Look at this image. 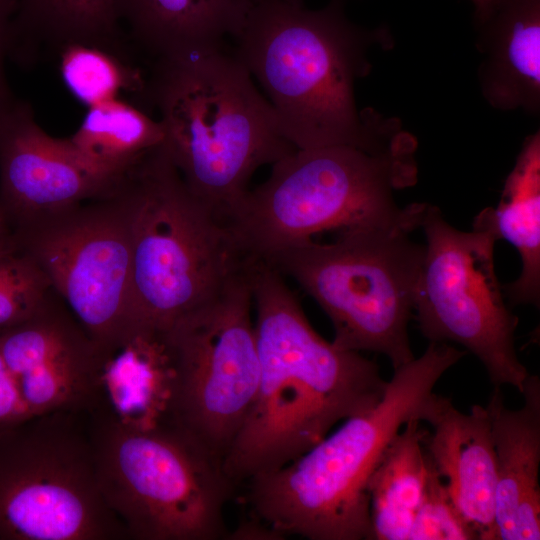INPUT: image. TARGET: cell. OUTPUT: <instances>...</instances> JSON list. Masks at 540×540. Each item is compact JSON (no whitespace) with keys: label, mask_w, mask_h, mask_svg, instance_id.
<instances>
[{"label":"cell","mask_w":540,"mask_h":540,"mask_svg":"<svg viewBox=\"0 0 540 540\" xmlns=\"http://www.w3.org/2000/svg\"><path fill=\"white\" fill-rule=\"evenodd\" d=\"M428 461L425 490L408 540H478L475 531L455 507L444 480L429 456Z\"/></svg>","instance_id":"26"},{"label":"cell","mask_w":540,"mask_h":540,"mask_svg":"<svg viewBox=\"0 0 540 540\" xmlns=\"http://www.w3.org/2000/svg\"><path fill=\"white\" fill-rule=\"evenodd\" d=\"M499 237L519 252V277L502 286L510 305L540 302V133L524 142L515 166L505 180L498 206L490 207Z\"/></svg>","instance_id":"21"},{"label":"cell","mask_w":540,"mask_h":540,"mask_svg":"<svg viewBox=\"0 0 540 540\" xmlns=\"http://www.w3.org/2000/svg\"><path fill=\"white\" fill-rule=\"evenodd\" d=\"M126 171L104 169L68 138L50 136L26 100L0 111V208L11 230L113 194Z\"/></svg>","instance_id":"13"},{"label":"cell","mask_w":540,"mask_h":540,"mask_svg":"<svg viewBox=\"0 0 540 540\" xmlns=\"http://www.w3.org/2000/svg\"><path fill=\"white\" fill-rule=\"evenodd\" d=\"M88 414L100 489L128 539L228 538L237 485L220 457L178 426L133 429Z\"/></svg>","instance_id":"7"},{"label":"cell","mask_w":540,"mask_h":540,"mask_svg":"<svg viewBox=\"0 0 540 540\" xmlns=\"http://www.w3.org/2000/svg\"><path fill=\"white\" fill-rule=\"evenodd\" d=\"M521 408L510 409L500 386L485 406L497 460L494 540L540 539V379L529 375Z\"/></svg>","instance_id":"17"},{"label":"cell","mask_w":540,"mask_h":540,"mask_svg":"<svg viewBox=\"0 0 540 540\" xmlns=\"http://www.w3.org/2000/svg\"><path fill=\"white\" fill-rule=\"evenodd\" d=\"M227 539L278 540L284 538L261 520L249 515V518L242 520L232 532L229 531Z\"/></svg>","instance_id":"29"},{"label":"cell","mask_w":540,"mask_h":540,"mask_svg":"<svg viewBox=\"0 0 540 540\" xmlns=\"http://www.w3.org/2000/svg\"><path fill=\"white\" fill-rule=\"evenodd\" d=\"M99 353L94 403L88 413L133 429L180 427L169 327L138 325L114 349Z\"/></svg>","instance_id":"15"},{"label":"cell","mask_w":540,"mask_h":540,"mask_svg":"<svg viewBox=\"0 0 540 540\" xmlns=\"http://www.w3.org/2000/svg\"><path fill=\"white\" fill-rule=\"evenodd\" d=\"M0 352L31 416L92 409L100 353L52 288L32 315L0 330Z\"/></svg>","instance_id":"14"},{"label":"cell","mask_w":540,"mask_h":540,"mask_svg":"<svg viewBox=\"0 0 540 540\" xmlns=\"http://www.w3.org/2000/svg\"><path fill=\"white\" fill-rule=\"evenodd\" d=\"M59 69L69 92L87 106L116 99L122 91L133 93L147 111L148 76L136 62L90 46L74 45L61 51Z\"/></svg>","instance_id":"24"},{"label":"cell","mask_w":540,"mask_h":540,"mask_svg":"<svg viewBox=\"0 0 540 540\" xmlns=\"http://www.w3.org/2000/svg\"><path fill=\"white\" fill-rule=\"evenodd\" d=\"M466 351L430 342L393 369L381 400L352 416L285 465L246 482L249 515L284 538L371 539L369 481L386 448L410 420L425 422L434 387Z\"/></svg>","instance_id":"2"},{"label":"cell","mask_w":540,"mask_h":540,"mask_svg":"<svg viewBox=\"0 0 540 540\" xmlns=\"http://www.w3.org/2000/svg\"><path fill=\"white\" fill-rule=\"evenodd\" d=\"M420 421L407 422L386 448L369 481L370 540H408L428 475Z\"/></svg>","instance_id":"22"},{"label":"cell","mask_w":540,"mask_h":540,"mask_svg":"<svg viewBox=\"0 0 540 540\" xmlns=\"http://www.w3.org/2000/svg\"><path fill=\"white\" fill-rule=\"evenodd\" d=\"M420 228L427 243L413 311L422 335L430 342L463 346L483 364L494 386L509 385L521 393L530 374L515 349L518 317L506 305L495 271L499 237L490 207L465 232L427 204Z\"/></svg>","instance_id":"10"},{"label":"cell","mask_w":540,"mask_h":540,"mask_svg":"<svg viewBox=\"0 0 540 540\" xmlns=\"http://www.w3.org/2000/svg\"><path fill=\"white\" fill-rule=\"evenodd\" d=\"M11 231L8 219L0 208V237L9 234Z\"/></svg>","instance_id":"31"},{"label":"cell","mask_w":540,"mask_h":540,"mask_svg":"<svg viewBox=\"0 0 540 540\" xmlns=\"http://www.w3.org/2000/svg\"><path fill=\"white\" fill-rule=\"evenodd\" d=\"M480 93L495 110L540 113V0H493L474 19Z\"/></svg>","instance_id":"18"},{"label":"cell","mask_w":540,"mask_h":540,"mask_svg":"<svg viewBox=\"0 0 540 540\" xmlns=\"http://www.w3.org/2000/svg\"><path fill=\"white\" fill-rule=\"evenodd\" d=\"M12 233L99 352L114 349L138 326L129 211L121 183L109 196L45 216Z\"/></svg>","instance_id":"11"},{"label":"cell","mask_w":540,"mask_h":540,"mask_svg":"<svg viewBox=\"0 0 540 540\" xmlns=\"http://www.w3.org/2000/svg\"><path fill=\"white\" fill-rule=\"evenodd\" d=\"M250 279L260 370L252 406L223 459L236 485L285 465L337 423L372 409L387 384L376 362L313 329L278 271L252 259Z\"/></svg>","instance_id":"1"},{"label":"cell","mask_w":540,"mask_h":540,"mask_svg":"<svg viewBox=\"0 0 540 540\" xmlns=\"http://www.w3.org/2000/svg\"><path fill=\"white\" fill-rule=\"evenodd\" d=\"M417 141L394 122L373 144L296 149L248 190L227 224L241 251L265 257L317 234L366 226L420 228L426 203L400 207L417 182Z\"/></svg>","instance_id":"4"},{"label":"cell","mask_w":540,"mask_h":540,"mask_svg":"<svg viewBox=\"0 0 540 540\" xmlns=\"http://www.w3.org/2000/svg\"><path fill=\"white\" fill-rule=\"evenodd\" d=\"M100 489L89 414L54 411L0 433V540H120Z\"/></svg>","instance_id":"9"},{"label":"cell","mask_w":540,"mask_h":540,"mask_svg":"<svg viewBox=\"0 0 540 540\" xmlns=\"http://www.w3.org/2000/svg\"><path fill=\"white\" fill-rule=\"evenodd\" d=\"M256 1H258V0H256ZM282 1L289 2V3H294V4H303V0H282Z\"/></svg>","instance_id":"32"},{"label":"cell","mask_w":540,"mask_h":540,"mask_svg":"<svg viewBox=\"0 0 540 540\" xmlns=\"http://www.w3.org/2000/svg\"><path fill=\"white\" fill-rule=\"evenodd\" d=\"M16 8V0H0V111L16 98L5 73V59L9 58L12 24Z\"/></svg>","instance_id":"28"},{"label":"cell","mask_w":540,"mask_h":540,"mask_svg":"<svg viewBox=\"0 0 540 540\" xmlns=\"http://www.w3.org/2000/svg\"><path fill=\"white\" fill-rule=\"evenodd\" d=\"M50 289L47 276L12 231L0 237V330L32 315Z\"/></svg>","instance_id":"25"},{"label":"cell","mask_w":540,"mask_h":540,"mask_svg":"<svg viewBox=\"0 0 540 540\" xmlns=\"http://www.w3.org/2000/svg\"><path fill=\"white\" fill-rule=\"evenodd\" d=\"M252 308L248 259L216 295L169 327L178 424L222 460L252 406L259 381Z\"/></svg>","instance_id":"12"},{"label":"cell","mask_w":540,"mask_h":540,"mask_svg":"<svg viewBox=\"0 0 540 540\" xmlns=\"http://www.w3.org/2000/svg\"><path fill=\"white\" fill-rule=\"evenodd\" d=\"M256 0H116V11L137 54L173 59L225 46Z\"/></svg>","instance_id":"19"},{"label":"cell","mask_w":540,"mask_h":540,"mask_svg":"<svg viewBox=\"0 0 540 540\" xmlns=\"http://www.w3.org/2000/svg\"><path fill=\"white\" fill-rule=\"evenodd\" d=\"M9 59L28 68L69 46L102 49L136 62L116 0H16Z\"/></svg>","instance_id":"20"},{"label":"cell","mask_w":540,"mask_h":540,"mask_svg":"<svg viewBox=\"0 0 540 540\" xmlns=\"http://www.w3.org/2000/svg\"><path fill=\"white\" fill-rule=\"evenodd\" d=\"M32 417L0 352V433Z\"/></svg>","instance_id":"27"},{"label":"cell","mask_w":540,"mask_h":540,"mask_svg":"<svg viewBox=\"0 0 540 540\" xmlns=\"http://www.w3.org/2000/svg\"><path fill=\"white\" fill-rule=\"evenodd\" d=\"M150 64L148 104L163 146L190 191L227 222L256 170L296 148L233 50Z\"/></svg>","instance_id":"5"},{"label":"cell","mask_w":540,"mask_h":540,"mask_svg":"<svg viewBox=\"0 0 540 540\" xmlns=\"http://www.w3.org/2000/svg\"><path fill=\"white\" fill-rule=\"evenodd\" d=\"M160 121L146 110L119 99L90 106L70 143L98 166L125 172L144 155L161 146Z\"/></svg>","instance_id":"23"},{"label":"cell","mask_w":540,"mask_h":540,"mask_svg":"<svg viewBox=\"0 0 540 540\" xmlns=\"http://www.w3.org/2000/svg\"><path fill=\"white\" fill-rule=\"evenodd\" d=\"M121 190L136 322L170 327L216 295L248 256L227 222L190 191L163 144L127 170Z\"/></svg>","instance_id":"6"},{"label":"cell","mask_w":540,"mask_h":540,"mask_svg":"<svg viewBox=\"0 0 540 540\" xmlns=\"http://www.w3.org/2000/svg\"><path fill=\"white\" fill-rule=\"evenodd\" d=\"M425 422L433 430L425 450L455 507L478 540H494L497 460L486 407L473 405L463 413L438 395Z\"/></svg>","instance_id":"16"},{"label":"cell","mask_w":540,"mask_h":540,"mask_svg":"<svg viewBox=\"0 0 540 540\" xmlns=\"http://www.w3.org/2000/svg\"><path fill=\"white\" fill-rule=\"evenodd\" d=\"M404 226H366L259 259L292 278L327 314L340 349L385 355L396 369L414 359L408 323L425 245Z\"/></svg>","instance_id":"8"},{"label":"cell","mask_w":540,"mask_h":540,"mask_svg":"<svg viewBox=\"0 0 540 540\" xmlns=\"http://www.w3.org/2000/svg\"><path fill=\"white\" fill-rule=\"evenodd\" d=\"M233 39V52L262 86L296 149L372 144L374 126L357 107L355 84L371 70V49L392 46L387 28L355 24L344 0L317 10L258 0Z\"/></svg>","instance_id":"3"},{"label":"cell","mask_w":540,"mask_h":540,"mask_svg":"<svg viewBox=\"0 0 540 540\" xmlns=\"http://www.w3.org/2000/svg\"><path fill=\"white\" fill-rule=\"evenodd\" d=\"M474 6V19L482 17L491 7L493 0H470Z\"/></svg>","instance_id":"30"}]
</instances>
